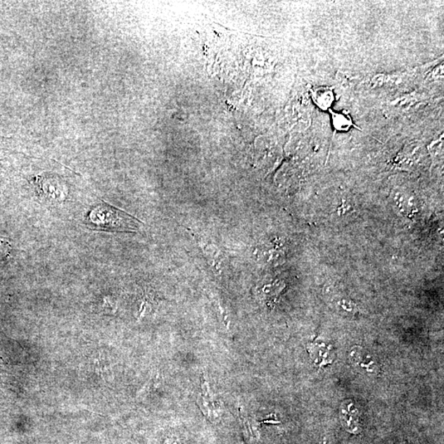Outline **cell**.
Segmentation results:
<instances>
[{
  "mask_svg": "<svg viewBox=\"0 0 444 444\" xmlns=\"http://www.w3.org/2000/svg\"><path fill=\"white\" fill-rule=\"evenodd\" d=\"M86 224L94 231L107 232H137L144 224L131 215L102 202L87 215Z\"/></svg>",
  "mask_w": 444,
  "mask_h": 444,
  "instance_id": "6da1fadb",
  "label": "cell"
},
{
  "mask_svg": "<svg viewBox=\"0 0 444 444\" xmlns=\"http://www.w3.org/2000/svg\"><path fill=\"white\" fill-rule=\"evenodd\" d=\"M314 100L317 105L323 110L330 108L334 101L333 91L329 89H320L315 91Z\"/></svg>",
  "mask_w": 444,
  "mask_h": 444,
  "instance_id": "7a4b0ae2",
  "label": "cell"
},
{
  "mask_svg": "<svg viewBox=\"0 0 444 444\" xmlns=\"http://www.w3.org/2000/svg\"><path fill=\"white\" fill-rule=\"evenodd\" d=\"M331 115H333V124L336 131H346L350 129V127H355L348 115L331 112Z\"/></svg>",
  "mask_w": 444,
  "mask_h": 444,
  "instance_id": "3957f363",
  "label": "cell"
},
{
  "mask_svg": "<svg viewBox=\"0 0 444 444\" xmlns=\"http://www.w3.org/2000/svg\"><path fill=\"white\" fill-rule=\"evenodd\" d=\"M320 444H331V443L329 442L328 438H324L323 440L321 441Z\"/></svg>",
  "mask_w": 444,
  "mask_h": 444,
  "instance_id": "277c9868",
  "label": "cell"
}]
</instances>
